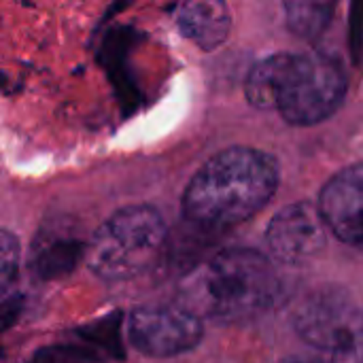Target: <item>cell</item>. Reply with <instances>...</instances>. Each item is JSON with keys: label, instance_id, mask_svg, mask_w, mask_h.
Instances as JSON below:
<instances>
[{"label": "cell", "instance_id": "obj_1", "mask_svg": "<svg viewBox=\"0 0 363 363\" xmlns=\"http://www.w3.org/2000/svg\"><path fill=\"white\" fill-rule=\"evenodd\" d=\"M277 160L253 147H230L206 160L183 194L185 217L208 230L234 228L277 194Z\"/></svg>", "mask_w": 363, "mask_h": 363}, {"label": "cell", "instance_id": "obj_2", "mask_svg": "<svg viewBox=\"0 0 363 363\" xmlns=\"http://www.w3.org/2000/svg\"><path fill=\"white\" fill-rule=\"evenodd\" d=\"M245 94L255 108L279 111L291 125H317L342 106L347 74L328 53H274L249 70Z\"/></svg>", "mask_w": 363, "mask_h": 363}, {"label": "cell", "instance_id": "obj_3", "mask_svg": "<svg viewBox=\"0 0 363 363\" xmlns=\"http://www.w3.org/2000/svg\"><path fill=\"white\" fill-rule=\"evenodd\" d=\"M283 291L272 262L253 249H225L211 257L187 285L198 317L225 323L247 321L270 311Z\"/></svg>", "mask_w": 363, "mask_h": 363}, {"label": "cell", "instance_id": "obj_4", "mask_svg": "<svg viewBox=\"0 0 363 363\" xmlns=\"http://www.w3.org/2000/svg\"><path fill=\"white\" fill-rule=\"evenodd\" d=\"M166 238V223L153 206H125L91 234L85 259L104 281H130L160 259Z\"/></svg>", "mask_w": 363, "mask_h": 363}, {"label": "cell", "instance_id": "obj_5", "mask_svg": "<svg viewBox=\"0 0 363 363\" xmlns=\"http://www.w3.org/2000/svg\"><path fill=\"white\" fill-rule=\"evenodd\" d=\"M294 325L306 345L336 353L363 332V311L347 289L317 287L300 302Z\"/></svg>", "mask_w": 363, "mask_h": 363}, {"label": "cell", "instance_id": "obj_6", "mask_svg": "<svg viewBox=\"0 0 363 363\" xmlns=\"http://www.w3.org/2000/svg\"><path fill=\"white\" fill-rule=\"evenodd\" d=\"M128 336L147 357H177L202 340V319L187 306H140L130 315Z\"/></svg>", "mask_w": 363, "mask_h": 363}, {"label": "cell", "instance_id": "obj_7", "mask_svg": "<svg viewBox=\"0 0 363 363\" xmlns=\"http://www.w3.org/2000/svg\"><path fill=\"white\" fill-rule=\"evenodd\" d=\"M328 223L319 211L311 202H296L281 208L268 230L266 245L274 259L300 266L315 259L328 245Z\"/></svg>", "mask_w": 363, "mask_h": 363}, {"label": "cell", "instance_id": "obj_8", "mask_svg": "<svg viewBox=\"0 0 363 363\" xmlns=\"http://www.w3.org/2000/svg\"><path fill=\"white\" fill-rule=\"evenodd\" d=\"M330 232L363 253V162L336 172L319 196Z\"/></svg>", "mask_w": 363, "mask_h": 363}, {"label": "cell", "instance_id": "obj_9", "mask_svg": "<svg viewBox=\"0 0 363 363\" xmlns=\"http://www.w3.org/2000/svg\"><path fill=\"white\" fill-rule=\"evenodd\" d=\"M87 253V242L81 238L72 221L53 219L45 223L32 240L30 266L40 279H57L68 274Z\"/></svg>", "mask_w": 363, "mask_h": 363}, {"label": "cell", "instance_id": "obj_10", "mask_svg": "<svg viewBox=\"0 0 363 363\" xmlns=\"http://www.w3.org/2000/svg\"><path fill=\"white\" fill-rule=\"evenodd\" d=\"M177 26L185 38L204 51L217 49L230 34L232 17L223 2L219 0H198L179 6Z\"/></svg>", "mask_w": 363, "mask_h": 363}, {"label": "cell", "instance_id": "obj_11", "mask_svg": "<svg viewBox=\"0 0 363 363\" xmlns=\"http://www.w3.org/2000/svg\"><path fill=\"white\" fill-rule=\"evenodd\" d=\"M336 4L332 2H311V0H291L285 4L289 30L306 40H315L323 34L332 21Z\"/></svg>", "mask_w": 363, "mask_h": 363}, {"label": "cell", "instance_id": "obj_12", "mask_svg": "<svg viewBox=\"0 0 363 363\" xmlns=\"http://www.w3.org/2000/svg\"><path fill=\"white\" fill-rule=\"evenodd\" d=\"M17 266H19V245L9 230H2V238H0V285H2L4 296H9L11 285L17 279Z\"/></svg>", "mask_w": 363, "mask_h": 363}, {"label": "cell", "instance_id": "obj_13", "mask_svg": "<svg viewBox=\"0 0 363 363\" xmlns=\"http://www.w3.org/2000/svg\"><path fill=\"white\" fill-rule=\"evenodd\" d=\"M332 363H363V332L334 353Z\"/></svg>", "mask_w": 363, "mask_h": 363}, {"label": "cell", "instance_id": "obj_14", "mask_svg": "<svg viewBox=\"0 0 363 363\" xmlns=\"http://www.w3.org/2000/svg\"><path fill=\"white\" fill-rule=\"evenodd\" d=\"M279 363H325L323 359H315V357H287Z\"/></svg>", "mask_w": 363, "mask_h": 363}, {"label": "cell", "instance_id": "obj_15", "mask_svg": "<svg viewBox=\"0 0 363 363\" xmlns=\"http://www.w3.org/2000/svg\"><path fill=\"white\" fill-rule=\"evenodd\" d=\"M362 34H363V30H362Z\"/></svg>", "mask_w": 363, "mask_h": 363}]
</instances>
